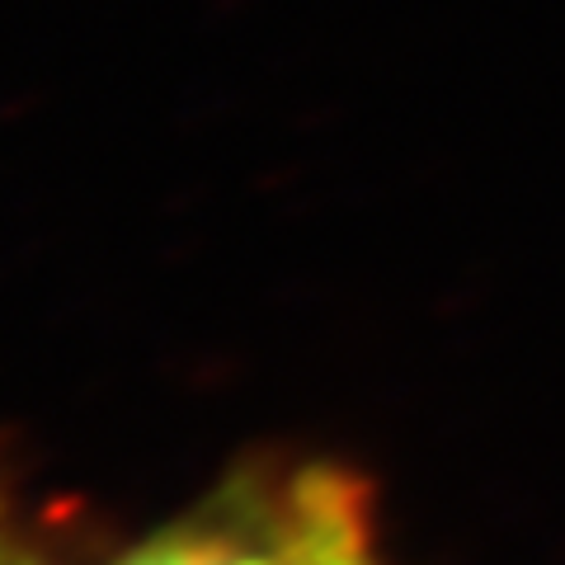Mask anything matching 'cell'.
<instances>
[{
  "label": "cell",
  "instance_id": "cell-2",
  "mask_svg": "<svg viewBox=\"0 0 565 565\" xmlns=\"http://www.w3.org/2000/svg\"><path fill=\"white\" fill-rule=\"evenodd\" d=\"M0 565H43V561H33V556L24 552V546L10 537V527L0 523Z\"/></svg>",
  "mask_w": 565,
  "mask_h": 565
},
{
  "label": "cell",
  "instance_id": "cell-1",
  "mask_svg": "<svg viewBox=\"0 0 565 565\" xmlns=\"http://www.w3.org/2000/svg\"><path fill=\"white\" fill-rule=\"evenodd\" d=\"M122 565H373L363 490L330 467L250 471Z\"/></svg>",
  "mask_w": 565,
  "mask_h": 565
}]
</instances>
